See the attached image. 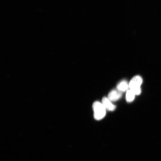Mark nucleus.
I'll return each instance as SVG.
<instances>
[{
  "mask_svg": "<svg viewBox=\"0 0 161 161\" xmlns=\"http://www.w3.org/2000/svg\"><path fill=\"white\" fill-rule=\"evenodd\" d=\"M135 94L131 90H128L126 94V100L127 102H131L134 99Z\"/></svg>",
  "mask_w": 161,
  "mask_h": 161,
  "instance_id": "obj_6",
  "label": "nucleus"
},
{
  "mask_svg": "<svg viewBox=\"0 0 161 161\" xmlns=\"http://www.w3.org/2000/svg\"><path fill=\"white\" fill-rule=\"evenodd\" d=\"M122 95V92L120 91L114 90L110 92L108 95V98L111 101H116L121 97Z\"/></svg>",
  "mask_w": 161,
  "mask_h": 161,
  "instance_id": "obj_3",
  "label": "nucleus"
},
{
  "mask_svg": "<svg viewBox=\"0 0 161 161\" xmlns=\"http://www.w3.org/2000/svg\"><path fill=\"white\" fill-rule=\"evenodd\" d=\"M129 87V85L128 82L124 80L119 82L117 86V89L121 92H125L127 90Z\"/></svg>",
  "mask_w": 161,
  "mask_h": 161,
  "instance_id": "obj_5",
  "label": "nucleus"
},
{
  "mask_svg": "<svg viewBox=\"0 0 161 161\" xmlns=\"http://www.w3.org/2000/svg\"><path fill=\"white\" fill-rule=\"evenodd\" d=\"M102 103L103 104L106 109L111 111H114L115 109L116 106L114 105L111 102V101L108 98L104 97L103 98Z\"/></svg>",
  "mask_w": 161,
  "mask_h": 161,
  "instance_id": "obj_4",
  "label": "nucleus"
},
{
  "mask_svg": "<svg viewBox=\"0 0 161 161\" xmlns=\"http://www.w3.org/2000/svg\"><path fill=\"white\" fill-rule=\"evenodd\" d=\"M142 79L140 76L137 75L133 78L129 84L130 90L135 94L139 95L142 92L140 86L142 83Z\"/></svg>",
  "mask_w": 161,
  "mask_h": 161,
  "instance_id": "obj_1",
  "label": "nucleus"
},
{
  "mask_svg": "<svg viewBox=\"0 0 161 161\" xmlns=\"http://www.w3.org/2000/svg\"><path fill=\"white\" fill-rule=\"evenodd\" d=\"M94 118L96 120H100L105 116L106 109L103 104L99 102H95L92 105Z\"/></svg>",
  "mask_w": 161,
  "mask_h": 161,
  "instance_id": "obj_2",
  "label": "nucleus"
}]
</instances>
